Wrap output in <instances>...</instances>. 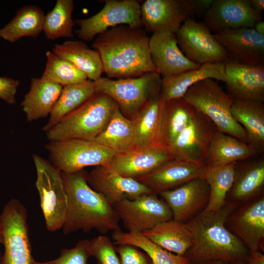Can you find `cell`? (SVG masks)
Masks as SVG:
<instances>
[{
	"label": "cell",
	"mask_w": 264,
	"mask_h": 264,
	"mask_svg": "<svg viewBox=\"0 0 264 264\" xmlns=\"http://www.w3.org/2000/svg\"><path fill=\"white\" fill-rule=\"evenodd\" d=\"M149 39L142 27L120 25L97 35L92 47L100 54L108 78H136L155 71Z\"/></svg>",
	"instance_id": "obj_1"
},
{
	"label": "cell",
	"mask_w": 264,
	"mask_h": 264,
	"mask_svg": "<svg viewBox=\"0 0 264 264\" xmlns=\"http://www.w3.org/2000/svg\"><path fill=\"white\" fill-rule=\"evenodd\" d=\"M235 208L234 203L226 202L217 211L203 209L185 223L192 238V244L184 255L189 262L246 261L249 250L225 226Z\"/></svg>",
	"instance_id": "obj_2"
},
{
	"label": "cell",
	"mask_w": 264,
	"mask_h": 264,
	"mask_svg": "<svg viewBox=\"0 0 264 264\" xmlns=\"http://www.w3.org/2000/svg\"><path fill=\"white\" fill-rule=\"evenodd\" d=\"M62 175L68 199L62 227L64 234L79 230L89 232L92 229L102 235L110 231H121L113 206L90 186L87 173L83 170L73 174L62 172Z\"/></svg>",
	"instance_id": "obj_3"
},
{
	"label": "cell",
	"mask_w": 264,
	"mask_h": 264,
	"mask_svg": "<svg viewBox=\"0 0 264 264\" xmlns=\"http://www.w3.org/2000/svg\"><path fill=\"white\" fill-rule=\"evenodd\" d=\"M118 107L109 96L95 92L46 133L49 141L79 139L94 141L109 122Z\"/></svg>",
	"instance_id": "obj_4"
},
{
	"label": "cell",
	"mask_w": 264,
	"mask_h": 264,
	"mask_svg": "<svg viewBox=\"0 0 264 264\" xmlns=\"http://www.w3.org/2000/svg\"><path fill=\"white\" fill-rule=\"evenodd\" d=\"M183 98L196 110L207 117L218 131L247 143L245 130L231 113L233 100L217 80L207 79L193 85Z\"/></svg>",
	"instance_id": "obj_5"
},
{
	"label": "cell",
	"mask_w": 264,
	"mask_h": 264,
	"mask_svg": "<svg viewBox=\"0 0 264 264\" xmlns=\"http://www.w3.org/2000/svg\"><path fill=\"white\" fill-rule=\"evenodd\" d=\"M162 77L156 72L136 78L112 79L101 77L94 82L95 92L111 98L129 119L148 100L160 95Z\"/></svg>",
	"instance_id": "obj_6"
},
{
	"label": "cell",
	"mask_w": 264,
	"mask_h": 264,
	"mask_svg": "<svg viewBox=\"0 0 264 264\" xmlns=\"http://www.w3.org/2000/svg\"><path fill=\"white\" fill-rule=\"evenodd\" d=\"M37 178L36 187L46 229L53 232L62 228L65 221L68 199L62 172L49 160L33 154Z\"/></svg>",
	"instance_id": "obj_7"
},
{
	"label": "cell",
	"mask_w": 264,
	"mask_h": 264,
	"mask_svg": "<svg viewBox=\"0 0 264 264\" xmlns=\"http://www.w3.org/2000/svg\"><path fill=\"white\" fill-rule=\"evenodd\" d=\"M49 162L62 172L73 174L89 166H107L116 154L94 141L70 139L45 146Z\"/></svg>",
	"instance_id": "obj_8"
},
{
	"label": "cell",
	"mask_w": 264,
	"mask_h": 264,
	"mask_svg": "<svg viewBox=\"0 0 264 264\" xmlns=\"http://www.w3.org/2000/svg\"><path fill=\"white\" fill-rule=\"evenodd\" d=\"M27 210L17 199L4 205L0 215L4 252L0 264H33Z\"/></svg>",
	"instance_id": "obj_9"
},
{
	"label": "cell",
	"mask_w": 264,
	"mask_h": 264,
	"mask_svg": "<svg viewBox=\"0 0 264 264\" xmlns=\"http://www.w3.org/2000/svg\"><path fill=\"white\" fill-rule=\"evenodd\" d=\"M103 8L92 16L75 21L79 28L75 31L84 41L92 40L96 36L120 25L142 27L141 5L136 0H106Z\"/></svg>",
	"instance_id": "obj_10"
},
{
	"label": "cell",
	"mask_w": 264,
	"mask_h": 264,
	"mask_svg": "<svg viewBox=\"0 0 264 264\" xmlns=\"http://www.w3.org/2000/svg\"><path fill=\"white\" fill-rule=\"evenodd\" d=\"M175 34L180 49L194 63H220L228 59L224 48L203 23L188 19Z\"/></svg>",
	"instance_id": "obj_11"
},
{
	"label": "cell",
	"mask_w": 264,
	"mask_h": 264,
	"mask_svg": "<svg viewBox=\"0 0 264 264\" xmlns=\"http://www.w3.org/2000/svg\"><path fill=\"white\" fill-rule=\"evenodd\" d=\"M113 207L124 226L131 232L142 233L159 223L173 219L167 204L154 193L143 195L133 199H124Z\"/></svg>",
	"instance_id": "obj_12"
},
{
	"label": "cell",
	"mask_w": 264,
	"mask_h": 264,
	"mask_svg": "<svg viewBox=\"0 0 264 264\" xmlns=\"http://www.w3.org/2000/svg\"><path fill=\"white\" fill-rule=\"evenodd\" d=\"M174 158L169 148L161 144L133 146L116 154L107 166L122 176L136 179Z\"/></svg>",
	"instance_id": "obj_13"
},
{
	"label": "cell",
	"mask_w": 264,
	"mask_h": 264,
	"mask_svg": "<svg viewBox=\"0 0 264 264\" xmlns=\"http://www.w3.org/2000/svg\"><path fill=\"white\" fill-rule=\"evenodd\" d=\"M218 130L205 115L196 110L189 125L169 148L175 158H186L206 163L211 143Z\"/></svg>",
	"instance_id": "obj_14"
},
{
	"label": "cell",
	"mask_w": 264,
	"mask_h": 264,
	"mask_svg": "<svg viewBox=\"0 0 264 264\" xmlns=\"http://www.w3.org/2000/svg\"><path fill=\"white\" fill-rule=\"evenodd\" d=\"M142 27L151 32L176 33L192 18L187 0H146L141 5Z\"/></svg>",
	"instance_id": "obj_15"
},
{
	"label": "cell",
	"mask_w": 264,
	"mask_h": 264,
	"mask_svg": "<svg viewBox=\"0 0 264 264\" xmlns=\"http://www.w3.org/2000/svg\"><path fill=\"white\" fill-rule=\"evenodd\" d=\"M87 180L90 186L113 206L124 199L153 193L135 179L122 176L107 166H96L88 174Z\"/></svg>",
	"instance_id": "obj_16"
},
{
	"label": "cell",
	"mask_w": 264,
	"mask_h": 264,
	"mask_svg": "<svg viewBox=\"0 0 264 264\" xmlns=\"http://www.w3.org/2000/svg\"><path fill=\"white\" fill-rule=\"evenodd\" d=\"M262 18L253 10L249 0H214L203 17V23L211 31L217 33L228 29L252 28Z\"/></svg>",
	"instance_id": "obj_17"
},
{
	"label": "cell",
	"mask_w": 264,
	"mask_h": 264,
	"mask_svg": "<svg viewBox=\"0 0 264 264\" xmlns=\"http://www.w3.org/2000/svg\"><path fill=\"white\" fill-rule=\"evenodd\" d=\"M228 59L248 65H264V35L253 28L225 29L214 34Z\"/></svg>",
	"instance_id": "obj_18"
},
{
	"label": "cell",
	"mask_w": 264,
	"mask_h": 264,
	"mask_svg": "<svg viewBox=\"0 0 264 264\" xmlns=\"http://www.w3.org/2000/svg\"><path fill=\"white\" fill-rule=\"evenodd\" d=\"M226 93L233 100L264 101V65L242 64L227 59L223 62Z\"/></svg>",
	"instance_id": "obj_19"
},
{
	"label": "cell",
	"mask_w": 264,
	"mask_h": 264,
	"mask_svg": "<svg viewBox=\"0 0 264 264\" xmlns=\"http://www.w3.org/2000/svg\"><path fill=\"white\" fill-rule=\"evenodd\" d=\"M206 164L186 158H174L151 173L135 179L153 193H159L191 180L203 178Z\"/></svg>",
	"instance_id": "obj_20"
},
{
	"label": "cell",
	"mask_w": 264,
	"mask_h": 264,
	"mask_svg": "<svg viewBox=\"0 0 264 264\" xmlns=\"http://www.w3.org/2000/svg\"><path fill=\"white\" fill-rule=\"evenodd\" d=\"M149 47L155 72L162 78L197 68L201 66L185 56L174 33H153L149 39Z\"/></svg>",
	"instance_id": "obj_21"
},
{
	"label": "cell",
	"mask_w": 264,
	"mask_h": 264,
	"mask_svg": "<svg viewBox=\"0 0 264 264\" xmlns=\"http://www.w3.org/2000/svg\"><path fill=\"white\" fill-rule=\"evenodd\" d=\"M159 194L172 211L173 219L184 223L206 207L209 188L204 178H198L174 190L164 191Z\"/></svg>",
	"instance_id": "obj_22"
},
{
	"label": "cell",
	"mask_w": 264,
	"mask_h": 264,
	"mask_svg": "<svg viewBox=\"0 0 264 264\" xmlns=\"http://www.w3.org/2000/svg\"><path fill=\"white\" fill-rule=\"evenodd\" d=\"M232 231L249 251L264 250V198L262 197L234 211L228 217Z\"/></svg>",
	"instance_id": "obj_23"
},
{
	"label": "cell",
	"mask_w": 264,
	"mask_h": 264,
	"mask_svg": "<svg viewBox=\"0 0 264 264\" xmlns=\"http://www.w3.org/2000/svg\"><path fill=\"white\" fill-rule=\"evenodd\" d=\"M207 79L225 82L223 62L206 63L197 68L162 77L160 97L164 101L183 98L190 87Z\"/></svg>",
	"instance_id": "obj_24"
},
{
	"label": "cell",
	"mask_w": 264,
	"mask_h": 264,
	"mask_svg": "<svg viewBox=\"0 0 264 264\" xmlns=\"http://www.w3.org/2000/svg\"><path fill=\"white\" fill-rule=\"evenodd\" d=\"M164 103L160 95L152 98L131 118L133 131L134 146L160 144Z\"/></svg>",
	"instance_id": "obj_25"
},
{
	"label": "cell",
	"mask_w": 264,
	"mask_h": 264,
	"mask_svg": "<svg viewBox=\"0 0 264 264\" xmlns=\"http://www.w3.org/2000/svg\"><path fill=\"white\" fill-rule=\"evenodd\" d=\"M63 88L42 77L32 78L30 89L20 104L27 120L32 122L50 115Z\"/></svg>",
	"instance_id": "obj_26"
},
{
	"label": "cell",
	"mask_w": 264,
	"mask_h": 264,
	"mask_svg": "<svg viewBox=\"0 0 264 264\" xmlns=\"http://www.w3.org/2000/svg\"><path fill=\"white\" fill-rule=\"evenodd\" d=\"M231 113L244 129L247 143L258 153L264 151V104L252 100H233Z\"/></svg>",
	"instance_id": "obj_27"
},
{
	"label": "cell",
	"mask_w": 264,
	"mask_h": 264,
	"mask_svg": "<svg viewBox=\"0 0 264 264\" xmlns=\"http://www.w3.org/2000/svg\"><path fill=\"white\" fill-rule=\"evenodd\" d=\"M52 51L84 73L88 79L96 81L104 72L100 54L80 41H67L55 44Z\"/></svg>",
	"instance_id": "obj_28"
},
{
	"label": "cell",
	"mask_w": 264,
	"mask_h": 264,
	"mask_svg": "<svg viewBox=\"0 0 264 264\" xmlns=\"http://www.w3.org/2000/svg\"><path fill=\"white\" fill-rule=\"evenodd\" d=\"M258 153L238 138L217 130L213 137L206 166L215 167L247 160Z\"/></svg>",
	"instance_id": "obj_29"
},
{
	"label": "cell",
	"mask_w": 264,
	"mask_h": 264,
	"mask_svg": "<svg viewBox=\"0 0 264 264\" xmlns=\"http://www.w3.org/2000/svg\"><path fill=\"white\" fill-rule=\"evenodd\" d=\"M196 112L195 109L183 98L165 101L159 144L169 148L189 125Z\"/></svg>",
	"instance_id": "obj_30"
},
{
	"label": "cell",
	"mask_w": 264,
	"mask_h": 264,
	"mask_svg": "<svg viewBox=\"0 0 264 264\" xmlns=\"http://www.w3.org/2000/svg\"><path fill=\"white\" fill-rule=\"evenodd\" d=\"M142 233L164 249L181 256H184L192 244L186 223L174 219L159 223Z\"/></svg>",
	"instance_id": "obj_31"
},
{
	"label": "cell",
	"mask_w": 264,
	"mask_h": 264,
	"mask_svg": "<svg viewBox=\"0 0 264 264\" xmlns=\"http://www.w3.org/2000/svg\"><path fill=\"white\" fill-rule=\"evenodd\" d=\"M44 16L38 6H24L17 11L10 22L0 29V38L12 43L24 37L36 38L43 31Z\"/></svg>",
	"instance_id": "obj_32"
},
{
	"label": "cell",
	"mask_w": 264,
	"mask_h": 264,
	"mask_svg": "<svg viewBox=\"0 0 264 264\" xmlns=\"http://www.w3.org/2000/svg\"><path fill=\"white\" fill-rule=\"evenodd\" d=\"M95 92L94 82L87 80L63 87L43 131L46 132L65 116L87 101Z\"/></svg>",
	"instance_id": "obj_33"
},
{
	"label": "cell",
	"mask_w": 264,
	"mask_h": 264,
	"mask_svg": "<svg viewBox=\"0 0 264 264\" xmlns=\"http://www.w3.org/2000/svg\"><path fill=\"white\" fill-rule=\"evenodd\" d=\"M94 141L116 154L131 149L134 146L131 120L125 116L117 107L106 128Z\"/></svg>",
	"instance_id": "obj_34"
},
{
	"label": "cell",
	"mask_w": 264,
	"mask_h": 264,
	"mask_svg": "<svg viewBox=\"0 0 264 264\" xmlns=\"http://www.w3.org/2000/svg\"><path fill=\"white\" fill-rule=\"evenodd\" d=\"M236 163L215 167L206 166L203 178L209 186V197L204 210L217 211L226 203L227 195L234 180Z\"/></svg>",
	"instance_id": "obj_35"
},
{
	"label": "cell",
	"mask_w": 264,
	"mask_h": 264,
	"mask_svg": "<svg viewBox=\"0 0 264 264\" xmlns=\"http://www.w3.org/2000/svg\"><path fill=\"white\" fill-rule=\"evenodd\" d=\"M112 238L115 245L129 244L143 250L153 264H187L189 262L185 256L164 249L147 238L142 233L114 231Z\"/></svg>",
	"instance_id": "obj_36"
},
{
	"label": "cell",
	"mask_w": 264,
	"mask_h": 264,
	"mask_svg": "<svg viewBox=\"0 0 264 264\" xmlns=\"http://www.w3.org/2000/svg\"><path fill=\"white\" fill-rule=\"evenodd\" d=\"M264 184L263 158L246 162L239 170L235 167L233 185L229 191L232 198L244 200L258 195Z\"/></svg>",
	"instance_id": "obj_37"
},
{
	"label": "cell",
	"mask_w": 264,
	"mask_h": 264,
	"mask_svg": "<svg viewBox=\"0 0 264 264\" xmlns=\"http://www.w3.org/2000/svg\"><path fill=\"white\" fill-rule=\"evenodd\" d=\"M73 0H57L54 8L44 17L43 31L48 40L72 38L74 25L72 15Z\"/></svg>",
	"instance_id": "obj_38"
},
{
	"label": "cell",
	"mask_w": 264,
	"mask_h": 264,
	"mask_svg": "<svg viewBox=\"0 0 264 264\" xmlns=\"http://www.w3.org/2000/svg\"><path fill=\"white\" fill-rule=\"evenodd\" d=\"M46 63L42 78L65 87L88 80L86 74L53 51L45 53Z\"/></svg>",
	"instance_id": "obj_39"
},
{
	"label": "cell",
	"mask_w": 264,
	"mask_h": 264,
	"mask_svg": "<svg viewBox=\"0 0 264 264\" xmlns=\"http://www.w3.org/2000/svg\"><path fill=\"white\" fill-rule=\"evenodd\" d=\"M114 245L105 235L88 240L90 255L95 257L99 264H120Z\"/></svg>",
	"instance_id": "obj_40"
},
{
	"label": "cell",
	"mask_w": 264,
	"mask_h": 264,
	"mask_svg": "<svg viewBox=\"0 0 264 264\" xmlns=\"http://www.w3.org/2000/svg\"><path fill=\"white\" fill-rule=\"evenodd\" d=\"M91 256L88 248V240L78 241L71 248L63 249L60 255L51 261L40 262L35 260L33 264H88V260Z\"/></svg>",
	"instance_id": "obj_41"
},
{
	"label": "cell",
	"mask_w": 264,
	"mask_h": 264,
	"mask_svg": "<svg viewBox=\"0 0 264 264\" xmlns=\"http://www.w3.org/2000/svg\"><path fill=\"white\" fill-rule=\"evenodd\" d=\"M115 249L119 255L120 264H153L146 254L132 245H118Z\"/></svg>",
	"instance_id": "obj_42"
},
{
	"label": "cell",
	"mask_w": 264,
	"mask_h": 264,
	"mask_svg": "<svg viewBox=\"0 0 264 264\" xmlns=\"http://www.w3.org/2000/svg\"><path fill=\"white\" fill-rule=\"evenodd\" d=\"M20 85L18 80L7 77H0V99L8 105L16 103L15 95Z\"/></svg>",
	"instance_id": "obj_43"
},
{
	"label": "cell",
	"mask_w": 264,
	"mask_h": 264,
	"mask_svg": "<svg viewBox=\"0 0 264 264\" xmlns=\"http://www.w3.org/2000/svg\"><path fill=\"white\" fill-rule=\"evenodd\" d=\"M214 0H187L192 17H203Z\"/></svg>",
	"instance_id": "obj_44"
},
{
	"label": "cell",
	"mask_w": 264,
	"mask_h": 264,
	"mask_svg": "<svg viewBox=\"0 0 264 264\" xmlns=\"http://www.w3.org/2000/svg\"><path fill=\"white\" fill-rule=\"evenodd\" d=\"M245 262L247 264H264V255L261 251H249Z\"/></svg>",
	"instance_id": "obj_45"
},
{
	"label": "cell",
	"mask_w": 264,
	"mask_h": 264,
	"mask_svg": "<svg viewBox=\"0 0 264 264\" xmlns=\"http://www.w3.org/2000/svg\"><path fill=\"white\" fill-rule=\"evenodd\" d=\"M251 7L253 10L262 15L263 11L264 9V0H249Z\"/></svg>",
	"instance_id": "obj_46"
},
{
	"label": "cell",
	"mask_w": 264,
	"mask_h": 264,
	"mask_svg": "<svg viewBox=\"0 0 264 264\" xmlns=\"http://www.w3.org/2000/svg\"><path fill=\"white\" fill-rule=\"evenodd\" d=\"M252 28L257 33L264 35V22L262 20L256 22Z\"/></svg>",
	"instance_id": "obj_47"
},
{
	"label": "cell",
	"mask_w": 264,
	"mask_h": 264,
	"mask_svg": "<svg viewBox=\"0 0 264 264\" xmlns=\"http://www.w3.org/2000/svg\"><path fill=\"white\" fill-rule=\"evenodd\" d=\"M226 263L222 261H208L199 263H191L189 262L187 264H226Z\"/></svg>",
	"instance_id": "obj_48"
},
{
	"label": "cell",
	"mask_w": 264,
	"mask_h": 264,
	"mask_svg": "<svg viewBox=\"0 0 264 264\" xmlns=\"http://www.w3.org/2000/svg\"><path fill=\"white\" fill-rule=\"evenodd\" d=\"M226 264H247V263L245 261H236L231 263H228Z\"/></svg>",
	"instance_id": "obj_49"
},
{
	"label": "cell",
	"mask_w": 264,
	"mask_h": 264,
	"mask_svg": "<svg viewBox=\"0 0 264 264\" xmlns=\"http://www.w3.org/2000/svg\"><path fill=\"white\" fill-rule=\"evenodd\" d=\"M2 242H3V237H2V233L1 225H0V243L2 244Z\"/></svg>",
	"instance_id": "obj_50"
},
{
	"label": "cell",
	"mask_w": 264,
	"mask_h": 264,
	"mask_svg": "<svg viewBox=\"0 0 264 264\" xmlns=\"http://www.w3.org/2000/svg\"><path fill=\"white\" fill-rule=\"evenodd\" d=\"M1 256V252H0V259Z\"/></svg>",
	"instance_id": "obj_51"
},
{
	"label": "cell",
	"mask_w": 264,
	"mask_h": 264,
	"mask_svg": "<svg viewBox=\"0 0 264 264\" xmlns=\"http://www.w3.org/2000/svg\"><path fill=\"white\" fill-rule=\"evenodd\" d=\"M97 264H99L97 263Z\"/></svg>",
	"instance_id": "obj_52"
}]
</instances>
